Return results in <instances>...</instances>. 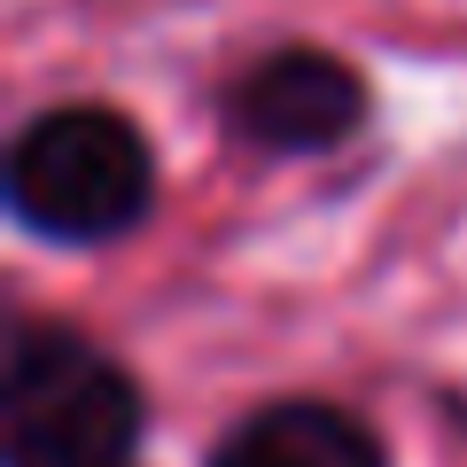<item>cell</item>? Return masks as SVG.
<instances>
[{
    "mask_svg": "<svg viewBox=\"0 0 467 467\" xmlns=\"http://www.w3.org/2000/svg\"><path fill=\"white\" fill-rule=\"evenodd\" d=\"M226 133L257 156H335L367 133L374 86L350 55L319 39H281L226 78Z\"/></svg>",
    "mask_w": 467,
    "mask_h": 467,
    "instance_id": "cell-3",
    "label": "cell"
},
{
    "mask_svg": "<svg viewBox=\"0 0 467 467\" xmlns=\"http://www.w3.org/2000/svg\"><path fill=\"white\" fill-rule=\"evenodd\" d=\"M202 467H389V436L343 398H265L226 420Z\"/></svg>",
    "mask_w": 467,
    "mask_h": 467,
    "instance_id": "cell-4",
    "label": "cell"
},
{
    "mask_svg": "<svg viewBox=\"0 0 467 467\" xmlns=\"http://www.w3.org/2000/svg\"><path fill=\"white\" fill-rule=\"evenodd\" d=\"M156 140L117 101H47L16 125L0 202L32 242L109 250L156 218Z\"/></svg>",
    "mask_w": 467,
    "mask_h": 467,
    "instance_id": "cell-1",
    "label": "cell"
},
{
    "mask_svg": "<svg viewBox=\"0 0 467 467\" xmlns=\"http://www.w3.org/2000/svg\"><path fill=\"white\" fill-rule=\"evenodd\" d=\"M149 389L70 319H16L0 350V467H140Z\"/></svg>",
    "mask_w": 467,
    "mask_h": 467,
    "instance_id": "cell-2",
    "label": "cell"
}]
</instances>
